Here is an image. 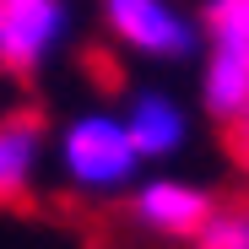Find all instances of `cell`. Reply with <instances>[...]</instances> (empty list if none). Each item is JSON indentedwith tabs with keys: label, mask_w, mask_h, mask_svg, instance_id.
Returning <instances> with one entry per match:
<instances>
[{
	"label": "cell",
	"mask_w": 249,
	"mask_h": 249,
	"mask_svg": "<svg viewBox=\"0 0 249 249\" xmlns=\"http://www.w3.org/2000/svg\"><path fill=\"white\" fill-rule=\"evenodd\" d=\"M71 44V0H0V76H38Z\"/></svg>",
	"instance_id": "277c9868"
},
{
	"label": "cell",
	"mask_w": 249,
	"mask_h": 249,
	"mask_svg": "<svg viewBox=\"0 0 249 249\" xmlns=\"http://www.w3.org/2000/svg\"><path fill=\"white\" fill-rule=\"evenodd\" d=\"M49 136L38 119H0V200H22L38 184Z\"/></svg>",
	"instance_id": "52a82bcc"
},
{
	"label": "cell",
	"mask_w": 249,
	"mask_h": 249,
	"mask_svg": "<svg viewBox=\"0 0 249 249\" xmlns=\"http://www.w3.org/2000/svg\"><path fill=\"white\" fill-rule=\"evenodd\" d=\"M195 249H249V212H217L200 228Z\"/></svg>",
	"instance_id": "ba28073f"
},
{
	"label": "cell",
	"mask_w": 249,
	"mask_h": 249,
	"mask_svg": "<svg viewBox=\"0 0 249 249\" xmlns=\"http://www.w3.org/2000/svg\"><path fill=\"white\" fill-rule=\"evenodd\" d=\"M130 217L136 228L157 233V238H200V228L217 217V206L212 195H206L200 184L190 179H174V174H152L130 190Z\"/></svg>",
	"instance_id": "5b68a950"
},
{
	"label": "cell",
	"mask_w": 249,
	"mask_h": 249,
	"mask_svg": "<svg viewBox=\"0 0 249 249\" xmlns=\"http://www.w3.org/2000/svg\"><path fill=\"white\" fill-rule=\"evenodd\" d=\"M54 162L71 190L81 195H119L141 184V152L124 130L119 108H81L76 119L60 124L54 136Z\"/></svg>",
	"instance_id": "6da1fadb"
},
{
	"label": "cell",
	"mask_w": 249,
	"mask_h": 249,
	"mask_svg": "<svg viewBox=\"0 0 249 249\" xmlns=\"http://www.w3.org/2000/svg\"><path fill=\"white\" fill-rule=\"evenodd\" d=\"M119 114H124V130H130L141 162H168L190 146V108L168 87H136Z\"/></svg>",
	"instance_id": "8992f818"
},
{
	"label": "cell",
	"mask_w": 249,
	"mask_h": 249,
	"mask_svg": "<svg viewBox=\"0 0 249 249\" xmlns=\"http://www.w3.org/2000/svg\"><path fill=\"white\" fill-rule=\"evenodd\" d=\"M103 27L146 65H184L206 49L200 17H190L179 0H103Z\"/></svg>",
	"instance_id": "3957f363"
},
{
	"label": "cell",
	"mask_w": 249,
	"mask_h": 249,
	"mask_svg": "<svg viewBox=\"0 0 249 249\" xmlns=\"http://www.w3.org/2000/svg\"><path fill=\"white\" fill-rule=\"evenodd\" d=\"M200 33V108L222 124L249 119V0H206Z\"/></svg>",
	"instance_id": "7a4b0ae2"
}]
</instances>
